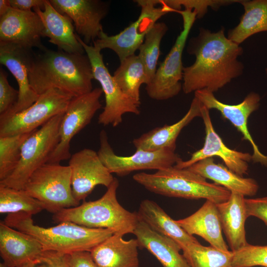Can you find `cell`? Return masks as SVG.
Segmentation results:
<instances>
[{"label": "cell", "mask_w": 267, "mask_h": 267, "mask_svg": "<svg viewBox=\"0 0 267 267\" xmlns=\"http://www.w3.org/2000/svg\"><path fill=\"white\" fill-rule=\"evenodd\" d=\"M222 28L217 32L203 28L189 41L187 51L195 60L184 67L182 90L186 93L207 89L214 92L241 76L244 65L238 58L243 48L225 36Z\"/></svg>", "instance_id": "obj_1"}, {"label": "cell", "mask_w": 267, "mask_h": 267, "mask_svg": "<svg viewBox=\"0 0 267 267\" xmlns=\"http://www.w3.org/2000/svg\"><path fill=\"white\" fill-rule=\"evenodd\" d=\"M29 79L31 87L38 95L56 89L74 97L93 89L94 77L86 53H71L45 47L34 53Z\"/></svg>", "instance_id": "obj_2"}, {"label": "cell", "mask_w": 267, "mask_h": 267, "mask_svg": "<svg viewBox=\"0 0 267 267\" xmlns=\"http://www.w3.org/2000/svg\"><path fill=\"white\" fill-rule=\"evenodd\" d=\"M7 225L34 237L44 251L64 254L90 251L114 232L109 229L83 226L70 222L44 227L35 224L32 216L24 213L8 214L3 221Z\"/></svg>", "instance_id": "obj_3"}, {"label": "cell", "mask_w": 267, "mask_h": 267, "mask_svg": "<svg viewBox=\"0 0 267 267\" xmlns=\"http://www.w3.org/2000/svg\"><path fill=\"white\" fill-rule=\"evenodd\" d=\"M119 184L115 178L99 199L84 201L80 205L62 209L53 214V221L58 223L70 222L89 228L109 229L114 234L122 236L133 234L140 220L137 213L128 211L119 203L117 198Z\"/></svg>", "instance_id": "obj_4"}, {"label": "cell", "mask_w": 267, "mask_h": 267, "mask_svg": "<svg viewBox=\"0 0 267 267\" xmlns=\"http://www.w3.org/2000/svg\"><path fill=\"white\" fill-rule=\"evenodd\" d=\"M133 178L148 191L170 197L205 199L219 204L227 201L231 194L225 188L208 182L189 169L175 166L153 174L137 173Z\"/></svg>", "instance_id": "obj_5"}, {"label": "cell", "mask_w": 267, "mask_h": 267, "mask_svg": "<svg viewBox=\"0 0 267 267\" xmlns=\"http://www.w3.org/2000/svg\"><path fill=\"white\" fill-rule=\"evenodd\" d=\"M53 214L80 204L74 198L69 165L46 163L31 175L23 189Z\"/></svg>", "instance_id": "obj_6"}, {"label": "cell", "mask_w": 267, "mask_h": 267, "mask_svg": "<svg viewBox=\"0 0 267 267\" xmlns=\"http://www.w3.org/2000/svg\"><path fill=\"white\" fill-rule=\"evenodd\" d=\"M64 113L59 114L35 131L24 141L19 163L0 185L23 189L33 173L46 164L59 141V127Z\"/></svg>", "instance_id": "obj_7"}, {"label": "cell", "mask_w": 267, "mask_h": 267, "mask_svg": "<svg viewBox=\"0 0 267 267\" xmlns=\"http://www.w3.org/2000/svg\"><path fill=\"white\" fill-rule=\"evenodd\" d=\"M78 39L90 61L94 79L99 83L104 94L105 104L98 116V124L115 127L122 122L125 114L139 115L140 101L132 98L122 90L105 66L101 50L93 45L85 44L78 35Z\"/></svg>", "instance_id": "obj_8"}, {"label": "cell", "mask_w": 267, "mask_h": 267, "mask_svg": "<svg viewBox=\"0 0 267 267\" xmlns=\"http://www.w3.org/2000/svg\"><path fill=\"white\" fill-rule=\"evenodd\" d=\"M182 18L183 28L174 45L157 68L152 81L146 85L147 95L151 99L165 100L178 95L182 89L183 68L182 55L189 32L197 14L191 10L178 11Z\"/></svg>", "instance_id": "obj_9"}, {"label": "cell", "mask_w": 267, "mask_h": 267, "mask_svg": "<svg viewBox=\"0 0 267 267\" xmlns=\"http://www.w3.org/2000/svg\"><path fill=\"white\" fill-rule=\"evenodd\" d=\"M73 97L56 89L39 95L31 106L19 113L0 119V136L32 132L53 117L64 113Z\"/></svg>", "instance_id": "obj_10"}, {"label": "cell", "mask_w": 267, "mask_h": 267, "mask_svg": "<svg viewBox=\"0 0 267 267\" xmlns=\"http://www.w3.org/2000/svg\"><path fill=\"white\" fill-rule=\"evenodd\" d=\"M99 142V148L97 152L100 160L111 174L120 177L127 176L136 171L162 170L175 165L181 160L175 150L169 148L153 151L136 149L130 156L118 155L108 142L104 130L100 133Z\"/></svg>", "instance_id": "obj_11"}, {"label": "cell", "mask_w": 267, "mask_h": 267, "mask_svg": "<svg viewBox=\"0 0 267 267\" xmlns=\"http://www.w3.org/2000/svg\"><path fill=\"white\" fill-rule=\"evenodd\" d=\"M103 91L97 88L90 92L73 97L62 117L59 127V141L46 163H60L69 159L72 138L90 123L101 108Z\"/></svg>", "instance_id": "obj_12"}, {"label": "cell", "mask_w": 267, "mask_h": 267, "mask_svg": "<svg viewBox=\"0 0 267 267\" xmlns=\"http://www.w3.org/2000/svg\"><path fill=\"white\" fill-rule=\"evenodd\" d=\"M140 7L137 19L119 33L108 36L102 31L93 45L101 50L104 48L112 50L120 61L135 54L142 44L145 35L151 27L163 15L167 14L162 7H157L151 0H134Z\"/></svg>", "instance_id": "obj_13"}, {"label": "cell", "mask_w": 267, "mask_h": 267, "mask_svg": "<svg viewBox=\"0 0 267 267\" xmlns=\"http://www.w3.org/2000/svg\"><path fill=\"white\" fill-rule=\"evenodd\" d=\"M194 96L208 109L217 110L222 117L229 120L242 134L244 139L247 140L251 145L253 148L252 160L267 167V156L260 151L247 127L249 116L258 109L260 105L261 97L258 93L250 92L241 103L235 105L227 104L220 101L215 96L213 92L207 89L195 91Z\"/></svg>", "instance_id": "obj_14"}, {"label": "cell", "mask_w": 267, "mask_h": 267, "mask_svg": "<svg viewBox=\"0 0 267 267\" xmlns=\"http://www.w3.org/2000/svg\"><path fill=\"white\" fill-rule=\"evenodd\" d=\"M68 165L71 170L73 194L79 202L85 201L97 185L107 188L115 178L97 152L90 148H84L72 154Z\"/></svg>", "instance_id": "obj_15"}, {"label": "cell", "mask_w": 267, "mask_h": 267, "mask_svg": "<svg viewBox=\"0 0 267 267\" xmlns=\"http://www.w3.org/2000/svg\"><path fill=\"white\" fill-rule=\"evenodd\" d=\"M201 112L205 132L204 145L193 153L188 160L181 159L174 166L180 169L187 168L200 160L217 156L222 159L226 167L236 174L242 177L247 174L248 163L252 160V155L226 146L214 128L209 110L202 105Z\"/></svg>", "instance_id": "obj_16"}, {"label": "cell", "mask_w": 267, "mask_h": 267, "mask_svg": "<svg viewBox=\"0 0 267 267\" xmlns=\"http://www.w3.org/2000/svg\"><path fill=\"white\" fill-rule=\"evenodd\" d=\"M34 52L32 49L7 42H0V63L15 78L18 86V97L15 105L0 119L19 113L31 106L39 95L31 87L29 68Z\"/></svg>", "instance_id": "obj_17"}, {"label": "cell", "mask_w": 267, "mask_h": 267, "mask_svg": "<svg viewBox=\"0 0 267 267\" xmlns=\"http://www.w3.org/2000/svg\"><path fill=\"white\" fill-rule=\"evenodd\" d=\"M60 13L66 15L73 22L78 35L89 45L103 31L101 20L107 14L109 5L100 0H49Z\"/></svg>", "instance_id": "obj_18"}, {"label": "cell", "mask_w": 267, "mask_h": 267, "mask_svg": "<svg viewBox=\"0 0 267 267\" xmlns=\"http://www.w3.org/2000/svg\"><path fill=\"white\" fill-rule=\"evenodd\" d=\"M44 27L34 11H22L13 8L0 17V42L15 44L32 49L43 50Z\"/></svg>", "instance_id": "obj_19"}, {"label": "cell", "mask_w": 267, "mask_h": 267, "mask_svg": "<svg viewBox=\"0 0 267 267\" xmlns=\"http://www.w3.org/2000/svg\"><path fill=\"white\" fill-rule=\"evenodd\" d=\"M44 251L31 235L0 222V255L3 262L11 267L38 261Z\"/></svg>", "instance_id": "obj_20"}, {"label": "cell", "mask_w": 267, "mask_h": 267, "mask_svg": "<svg viewBox=\"0 0 267 267\" xmlns=\"http://www.w3.org/2000/svg\"><path fill=\"white\" fill-rule=\"evenodd\" d=\"M33 9L42 21L44 37H47L49 43L66 52L86 53L78 34L75 33L72 21L68 16L59 12L48 0H45L43 9L40 7Z\"/></svg>", "instance_id": "obj_21"}, {"label": "cell", "mask_w": 267, "mask_h": 267, "mask_svg": "<svg viewBox=\"0 0 267 267\" xmlns=\"http://www.w3.org/2000/svg\"><path fill=\"white\" fill-rule=\"evenodd\" d=\"M176 222L190 235L201 237L211 246L220 250L229 251L222 236L219 212L214 202L206 200L195 213Z\"/></svg>", "instance_id": "obj_22"}, {"label": "cell", "mask_w": 267, "mask_h": 267, "mask_svg": "<svg viewBox=\"0 0 267 267\" xmlns=\"http://www.w3.org/2000/svg\"><path fill=\"white\" fill-rule=\"evenodd\" d=\"M133 234L139 248L146 249L163 267H190L175 241L154 231L144 222L139 221Z\"/></svg>", "instance_id": "obj_23"}, {"label": "cell", "mask_w": 267, "mask_h": 267, "mask_svg": "<svg viewBox=\"0 0 267 267\" xmlns=\"http://www.w3.org/2000/svg\"><path fill=\"white\" fill-rule=\"evenodd\" d=\"M201 103L194 96L188 111L181 119L173 124L164 125L144 133L133 139V145L136 149L148 151L165 148L175 150L178 135L194 118L201 116Z\"/></svg>", "instance_id": "obj_24"}, {"label": "cell", "mask_w": 267, "mask_h": 267, "mask_svg": "<svg viewBox=\"0 0 267 267\" xmlns=\"http://www.w3.org/2000/svg\"><path fill=\"white\" fill-rule=\"evenodd\" d=\"M138 248L136 239L126 240L113 234L90 253L98 267H138Z\"/></svg>", "instance_id": "obj_25"}, {"label": "cell", "mask_w": 267, "mask_h": 267, "mask_svg": "<svg viewBox=\"0 0 267 267\" xmlns=\"http://www.w3.org/2000/svg\"><path fill=\"white\" fill-rule=\"evenodd\" d=\"M245 199L242 194L231 192L227 201L217 204L222 230L232 252L238 251L249 244L245 227L248 218Z\"/></svg>", "instance_id": "obj_26"}, {"label": "cell", "mask_w": 267, "mask_h": 267, "mask_svg": "<svg viewBox=\"0 0 267 267\" xmlns=\"http://www.w3.org/2000/svg\"><path fill=\"white\" fill-rule=\"evenodd\" d=\"M187 168L230 192L253 196L259 189V185L255 179L236 174L227 167L216 163L212 157L200 160Z\"/></svg>", "instance_id": "obj_27"}, {"label": "cell", "mask_w": 267, "mask_h": 267, "mask_svg": "<svg viewBox=\"0 0 267 267\" xmlns=\"http://www.w3.org/2000/svg\"><path fill=\"white\" fill-rule=\"evenodd\" d=\"M137 213L140 220L146 223L154 231L173 239L181 250L192 243L198 242L154 201L142 200Z\"/></svg>", "instance_id": "obj_28"}, {"label": "cell", "mask_w": 267, "mask_h": 267, "mask_svg": "<svg viewBox=\"0 0 267 267\" xmlns=\"http://www.w3.org/2000/svg\"><path fill=\"white\" fill-rule=\"evenodd\" d=\"M244 12L238 24L228 30L227 37L240 45L255 34L267 31V0H242Z\"/></svg>", "instance_id": "obj_29"}, {"label": "cell", "mask_w": 267, "mask_h": 267, "mask_svg": "<svg viewBox=\"0 0 267 267\" xmlns=\"http://www.w3.org/2000/svg\"><path fill=\"white\" fill-rule=\"evenodd\" d=\"M114 79L128 96L140 101V88L147 85L148 79L144 64L138 55L133 54L120 61L114 73Z\"/></svg>", "instance_id": "obj_30"}, {"label": "cell", "mask_w": 267, "mask_h": 267, "mask_svg": "<svg viewBox=\"0 0 267 267\" xmlns=\"http://www.w3.org/2000/svg\"><path fill=\"white\" fill-rule=\"evenodd\" d=\"M181 250L190 267H232L231 251L224 252L211 246H203L199 242Z\"/></svg>", "instance_id": "obj_31"}, {"label": "cell", "mask_w": 267, "mask_h": 267, "mask_svg": "<svg viewBox=\"0 0 267 267\" xmlns=\"http://www.w3.org/2000/svg\"><path fill=\"white\" fill-rule=\"evenodd\" d=\"M44 210L43 204L24 189L0 185V213L12 214L24 213L33 216Z\"/></svg>", "instance_id": "obj_32"}, {"label": "cell", "mask_w": 267, "mask_h": 267, "mask_svg": "<svg viewBox=\"0 0 267 267\" xmlns=\"http://www.w3.org/2000/svg\"><path fill=\"white\" fill-rule=\"evenodd\" d=\"M168 30V27L164 22H157L147 32L138 48V55L146 69L148 84L153 79L157 69L161 42Z\"/></svg>", "instance_id": "obj_33"}, {"label": "cell", "mask_w": 267, "mask_h": 267, "mask_svg": "<svg viewBox=\"0 0 267 267\" xmlns=\"http://www.w3.org/2000/svg\"><path fill=\"white\" fill-rule=\"evenodd\" d=\"M34 131L0 136V181L7 178L15 170L20 159L21 147Z\"/></svg>", "instance_id": "obj_34"}, {"label": "cell", "mask_w": 267, "mask_h": 267, "mask_svg": "<svg viewBox=\"0 0 267 267\" xmlns=\"http://www.w3.org/2000/svg\"><path fill=\"white\" fill-rule=\"evenodd\" d=\"M242 0H154L156 5L160 4L168 13L181 10V6L184 9L196 12V18H202L207 13L208 8L218 9L221 6L227 5L234 2H240Z\"/></svg>", "instance_id": "obj_35"}, {"label": "cell", "mask_w": 267, "mask_h": 267, "mask_svg": "<svg viewBox=\"0 0 267 267\" xmlns=\"http://www.w3.org/2000/svg\"><path fill=\"white\" fill-rule=\"evenodd\" d=\"M232 252V267H267V245L248 244L240 250Z\"/></svg>", "instance_id": "obj_36"}, {"label": "cell", "mask_w": 267, "mask_h": 267, "mask_svg": "<svg viewBox=\"0 0 267 267\" xmlns=\"http://www.w3.org/2000/svg\"><path fill=\"white\" fill-rule=\"evenodd\" d=\"M18 90L11 87L7 80V74L0 70V116L9 112L17 102Z\"/></svg>", "instance_id": "obj_37"}, {"label": "cell", "mask_w": 267, "mask_h": 267, "mask_svg": "<svg viewBox=\"0 0 267 267\" xmlns=\"http://www.w3.org/2000/svg\"><path fill=\"white\" fill-rule=\"evenodd\" d=\"M245 205L248 218L251 216L257 218L267 226V196L245 198Z\"/></svg>", "instance_id": "obj_38"}, {"label": "cell", "mask_w": 267, "mask_h": 267, "mask_svg": "<svg viewBox=\"0 0 267 267\" xmlns=\"http://www.w3.org/2000/svg\"><path fill=\"white\" fill-rule=\"evenodd\" d=\"M37 267H69L67 254L53 251H44Z\"/></svg>", "instance_id": "obj_39"}, {"label": "cell", "mask_w": 267, "mask_h": 267, "mask_svg": "<svg viewBox=\"0 0 267 267\" xmlns=\"http://www.w3.org/2000/svg\"><path fill=\"white\" fill-rule=\"evenodd\" d=\"M69 267H98L89 251H77L67 254Z\"/></svg>", "instance_id": "obj_40"}, {"label": "cell", "mask_w": 267, "mask_h": 267, "mask_svg": "<svg viewBox=\"0 0 267 267\" xmlns=\"http://www.w3.org/2000/svg\"><path fill=\"white\" fill-rule=\"evenodd\" d=\"M46 0H9L12 8L22 11L31 10V8H44Z\"/></svg>", "instance_id": "obj_41"}, {"label": "cell", "mask_w": 267, "mask_h": 267, "mask_svg": "<svg viewBox=\"0 0 267 267\" xmlns=\"http://www.w3.org/2000/svg\"><path fill=\"white\" fill-rule=\"evenodd\" d=\"M11 8L9 0H0V17L4 15Z\"/></svg>", "instance_id": "obj_42"}, {"label": "cell", "mask_w": 267, "mask_h": 267, "mask_svg": "<svg viewBox=\"0 0 267 267\" xmlns=\"http://www.w3.org/2000/svg\"><path fill=\"white\" fill-rule=\"evenodd\" d=\"M38 264L39 262L33 261L23 264L18 267H37Z\"/></svg>", "instance_id": "obj_43"}, {"label": "cell", "mask_w": 267, "mask_h": 267, "mask_svg": "<svg viewBox=\"0 0 267 267\" xmlns=\"http://www.w3.org/2000/svg\"><path fill=\"white\" fill-rule=\"evenodd\" d=\"M0 267H11L8 265L7 264H6V263L3 262L2 263H1L0 264Z\"/></svg>", "instance_id": "obj_44"}, {"label": "cell", "mask_w": 267, "mask_h": 267, "mask_svg": "<svg viewBox=\"0 0 267 267\" xmlns=\"http://www.w3.org/2000/svg\"><path fill=\"white\" fill-rule=\"evenodd\" d=\"M265 71H266V74H267V67L266 68V70H265Z\"/></svg>", "instance_id": "obj_45"}]
</instances>
